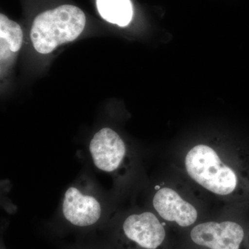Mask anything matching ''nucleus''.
<instances>
[{
  "label": "nucleus",
  "mask_w": 249,
  "mask_h": 249,
  "mask_svg": "<svg viewBox=\"0 0 249 249\" xmlns=\"http://www.w3.org/2000/svg\"><path fill=\"white\" fill-rule=\"evenodd\" d=\"M191 237L196 245L210 249H240L245 231L231 221L208 222L193 228Z\"/></svg>",
  "instance_id": "3"
},
{
  "label": "nucleus",
  "mask_w": 249,
  "mask_h": 249,
  "mask_svg": "<svg viewBox=\"0 0 249 249\" xmlns=\"http://www.w3.org/2000/svg\"><path fill=\"white\" fill-rule=\"evenodd\" d=\"M23 33L20 26L4 14L0 15V56L1 62L22 47Z\"/></svg>",
  "instance_id": "8"
},
{
  "label": "nucleus",
  "mask_w": 249,
  "mask_h": 249,
  "mask_svg": "<svg viewBox=\"0 0 249 249\" xmlns=\"http://www.w3.org/2000/svg\"><path fill=\"white\" fill-rule=\"evenodd\" d=\"M84 12L73 5H62L34 19L31 39L38 53L48 54L58 46L76 40L84 30Z\"/></svg>",
  "instance_id": "1"
},
{
  "label": "nucleus",
  "mask_w": 249,
  "mask_h": 249,
  "mask_svg": "<svg viewBox=\"0 0 249 249\" xmlns=\"http://www.w3.org/2000/svg\"><path fill=\"white\" fill-rule=\"evenodd\" d=\"M123 231L127 240L142 249H157L165 238L164 227L150 212L129 215L123 224Z\"/></svg>",
  "instance_id": "4"
},
{
  "label": "nucleus",
  "mask_w": 249,
  "mask_h": 249,
  "mask_svg": "<svg viewBox=\"0 0 249 249\" xmlns=\"http://www.w3.org/2000/svg\"><path fill=\"white\" fill-rule=\"evenodd\" d=\"M98 13L101 17L112 24L126 27L133 16L130 0H96Z\"/></svg>",
  "instance_id": "9"
},
{
  "label": "nucleus",
  "mask_w": 249,
  "mask_h": 249,
  "mask_svg": "<svg viewBox=\"0 0 249 249\" xmlns=\"http://www.w3.org/2000/svg\"><path fill=\"white\" fill-rule=\"evenodd\" d=\"M221 155L209 145H196L186 154L185 168L188 176L201 188L216 196H230L238 187V175Z\"/></svg>",
  "instance_id": "2"
},
{
  "label": "nucleus",
  "mask_w": 249,
  "mask_h": 249,
  "mask_svg": "<svg viewBox=\"0 0 249 249\" xmlns=\"http://www.w3.org/2000/svg\"><path fill=\"white\" fill-rule=\"evenodd\" d=\"M62 213L73 225L89 227L98 222L101 215V206L93 196L83 195L76 188H69L65 195Z\"/></svg>",
  "instance_id": "7"
},
{
  "label": "nucleus",
  "mask_w": 249,
  "mask_h": 249,
  "mask_svg": "<svg viewBox=\"0 0 249 249\" xmlns=\"http://www.w3.org/2000/svg\"><path fill=\"white\" fill-rule=\"evenodd\" d=\"M152 204L160 217L176 223L179 227H190L197 219L196 207L172 188L165 187L159 190L154 196Z\"/></svg>",
  "instance_id": "6"
},
{
  "label": "nucleus",
  "mask_w": 249,
  "mask_h": 249,
  "mask_svg": "<svg viewBox=\"0 0 249 249\" xmlns=\"http://www.w3.org/2000/svg\"><path fill=\"white\" fill-rule=\"evenodd\" d=\"M89 151L96 168L110 173L117 170L122 163L126 147L115 131L105 127L93 136L90 142Z\"/></svg>",
  "instance_id": "5"
}]
</instances>
